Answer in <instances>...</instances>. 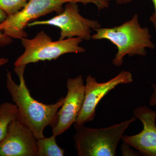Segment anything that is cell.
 <instances>
[{
	"instance_id": "cell-1",
	"label": "cell",
	"mask_w": 156,
	"mask_h": 156,
	"mask_svg": "<svg viewBox=\"0 0 156 156\" xmlns=\"http://www.w3.org/2000/svg\"><path fill=\"white\" fill-rule=\"evenodd\" d=\"M26 66H14V72L19 78V84L13 80L11 72L7 71L6 87L18 109L17 119L30 129L37 140L44 137V132L46 127L50 126L52 128L56 125L58 112L63 104L65 97L60 98L53 104H45L36 100L26 84Z\"/></svg>"
},
{
	"instance_id": "cell-2",
	"label": "cell",
	"mask_w": 156,
	"mask_h": 156,
	"mask_svg": "<svg viewBox=\"0 0 156 156\" xmlns=\"http://www.w3.org/2000/svg\"><path fill=\"white\" fill-rule=\"evenodd\" d=\"M92 35L93 40H106L116 47L117 51L112 63L115 66L122 65L125 56H146L147 49H154L150 30L141 27L139 17L135 14L130 20L111 28H100Z\"/></svg>"
},
{
	"instance_id": "cell-3",
	"label": "cell",
	"mask_w": 156,
	"mask_h": 156,
	"mask_svg": "<svg viewBox=\"0 0 156 156\" xmlns=\"http://www.w3.org/2000/svg\"><path fill=\"white\" fill-rule=\"evenodd\" d=\"M130 119L107 128L96 129L84 125L74 127L75 147L79 156H115L117 148L125 131L136 121Z\"/></svg>"
},
{
	"instance_id": "cell-4",
	"label": "cell",
	"mask_w": 156,
	"mask_h": 156,
	"mask_svg": "<svg viewBox=\"0 0 156 156\" xmlns=\"http://www.w3.org/2000/svg\"><path fill=\"white\" fill-rule=\"evenodd\" d=\"M69 2L84 5L92 4L98 11L107 9L109 6V2L105 0H29L23 9L16 14L7 16L0 23V31H3L12 39L27 38V34L24 29L30 23L52 12L60 14L64 10L63 5Z\"/></svg>"
},
{
	"instance_id": "cell-5",
	"label": "cell",
	"mask_w": 156,
	"mask_h": 156,
	"mask_svg": "<svg viewBox=\"0 0 156 156\" xmlns=\"http://www.w3.org/2000/svg\"><path fill=\"white\" fill-rule=\"evenodd\" d=\"M83 41L80 38L74 37L53 41L49 35L42 31L33 38L21 39L24 51L16 59L14 66L56 60L62 55L67 53H84L86 49L80 46Z\"/></svg>"
},
{
	"instance_id": "cell-6",
	"label": "cell",
	"mask_w": 156,
	"mask_h": 156,
	"mask_svg": "<svg viewBox=\"0 0 156 156\" xmlns=\"http://www.w3.org/2000/svg\"><path fill=\"white\" fill-rule=\"evenodd\" d=\"M51 25L60 29L59 40L79 37L85 41L92 39V30L101 27L98 21L85 18L80 13L77 3H66L64 10L51 19L30 23L28 26Z\"/></svg>"
},
{
	"instance_id": "cell-7",
	"label": "cell",
	"mask_w": 156,
	"mask_h": 156,
	"mask_svg": "<svg viewBox=\"0 0 156 156\" xmlns=\"http://www.w3.org/2000/svg\"><path fill=\"white\" fill-rule=\"evenodd\" d=\"M133 81V76L128 71H121L114 78L105 83H98L95 77L90 75L87 76L83 104L75 124L84 125L94 120L96 107L101 99L118 85L130 83Z\"/></svg>"
},
{
	"instance_id": "cell-8",
	"label": "cell",
	"mask_w": 156,
	"mask_h": 156,
	"mask_svg": "<svg viewBox=\"0 0 156 156\" xmlns=\"http://www.w3.org/2000/svg\"><path fill=\"white\" fill-rule=\"evenodd\" d=\"M66 88L67 95L58 112L57 122L52 128V133L56 136L63 134L75 123L85 98V85L81 75L76 77L69 78Z\"/></svg>"
},
{
	"instance_id": "cell-9",
	"label": "cell",
	"mask_w": 156,
	"mask_h": 156,
	"mask_svg": "<svg viewBox=\"0 0 156 156\" xmlns=\"http://www.w3.org/2000/svg\"><path fill=\"white\" fill-rule=\"evenodd\" d=\"M0 156H37V138L17 119L10 123L0 142Z\"/></svg>"
},
{
	"instance_id": "cell-10",
	"label": "cell",
	"mask_w": 156,
	"mask_h": 156,
	"mask_svg": "<svg viewBox=\"0 0 156 156\" xmlns=\"http://www.w3.org/2000/svg\"><path fill=\"white\" fill-rule=\"evenodd\" d=\"M133 113L142 122L143 129L133 136L123 135L121 140L143 155L156 156V112L142 106L134 109Z\"/></svg>"
},
{
	"instance_id": "cell-11",
	"label": "cell",
	"mask_w": 156,
	"mask_h": 156,
	"mask_svg": "<svg viewBox=\"0 0 156 156\" xmlns=\"http://www.w3.org/2000/svg\"><path fill=\"white\" fill-rule=\"evenodd\" d=\"M18 112L14 104L5 102L0 105V142L7 134L10 123L17 119Z\"/></svg>"
},
{
	"instance_id": "cell-12",
	"label": "cell",
	"mask_w": 156,
	"mask_h": 156,
	"mask_svg": "<svg viewBox=\"0 0 156 156\" xmlns=\"http://www.w3.org/2000/svg\"><path fill=\"white\" fill-rule=\"evenodd\" d=\"M56 135L37 140V156H63L65 150L57 144Z\"/></svg>"
},
{
	"instance_id": "cell-13",
	"label": "cell",
	"mask_w": 156,
	"mask_h": 156,
	"mask_svg": "<svg viewBox=\"0 0 156 156\" xmlns=\"http://www.w3.org/2000/svg\"><path fill=\"white\" fill-rule=\"evenodd\" d=\"M29 0H0V10L4 11L7 16L18 13L23 9Z\"/></svg>"
},
{
	"instance_id": "cell-14",
	"label": "cell",
	"mask_w": 156,
	"mask_h": 156,
	"mask_svg": "<svg viewBox=\"0 0 156 156\" xmlns=\"http://www.w3.org/2000/svg\"><path fill=\"white\" fill-rule=\"evenodd\" d=\"M124 142L121 146V151L123 156H139L140 153L135 152L130 147V146L126 142Z\"/></svg>"
},
{
	"instance_id": "cell-15",
	"label": "cell",
	"mask_w": 156,
	"mask_h": 156,
	"mask_svg": "<svg viewBox=\"0 0 156 156\" xmlns=\"http://www.w3.org/2000/svg\"><path fill=\"white\" fill-rule=\"evenodd\" d=\"M12 42V38L4 33H2L0 31V46H6L11 44Z\"/></svg>"
},
{
	"instance_id": "cell-16",
	"label": "cell",
	"mask_w": 156,
	"mask_h": 156,
	"mask_svg": "<svg viewBox=\"0 0 156 156\" xmlns=\"http://www.w3.org/2000/svg\"><path fill=\"white\" fill-rule=\"evenodd\" d=\"M154 7V12L150 17V20L153 24L154 27L156 30V0H151Z\"/></svg>"
},
{
	"instance_id": "cell-17",
	"label": "cell",
	"mask_w": 156,
	"mask_h": 156,
	"mask_svg": "<svg viewBox=\"0 0 156 156\" xmlns=\"http://www.w3.org/2000/svg\"><path fill=\"white\" fill-rule=\"evenodd\" d=\"M153 87L154 89V92L153 93L152 95L150 98V105L151 106H156V86L154 85H153Z\"/></svg>"
},
{
	"instance_id": "cell-18",
	"label": "cell",
	"mask_w": 156,
	"mask_h": 156,
	"mask_svg": "<svg viewBox=\"0 0 156 156\" xmlns=\"http://www.w3.org/2000/svg\"><path fill=\"white\" fill-rule=\"evenodd\" d=\"M106 2H108L111 1H113L115 2L118 5H127L129 3L132 2L133 0H105Z\"/></svg>"
},
{
	"instance_id": "cell-19",
	"label": "cell",
	"mask_w": 156,
	"mask_h": 156,
	"mask_svg": "<svg viewBox=\"0 0 156 156\" xmlns=\"http://www.w3.org/2000/svg\"><path fill=\"white\" fill-rule=\"evenodd\" d=\"M7 17V14L4 11L0 10V23L2 22L3 21H4Z\"/></svg>"
},
{
	"instance_id": "cell-20",
	"label": "cell",
	"mask_w": 156,
	"mask_h": 156,
	"mask_svg": "<svg viewBox=\"0 0 156 156\" xmlns=\"http://www.w3.org/2000/svg\"><path fill=\"white\" fill-rule=\"evenodd\" d=\"M9 62V59L4 57H0V67L7 64Z\"/></svg>"
}]
</instances>
